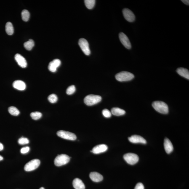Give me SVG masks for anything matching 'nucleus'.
Listing matches in <instances>:
<instances>
[{
	"label": "nucleus",
	"instance_id": "25",
	"mask_svg": "<svg viewBox=\"0 0 189 189\" xmlns=\"http://www.w3.org/2000/svg\"><path fill=\"white\" fill-rule=\"evenodd\" d=\"M9 113L11 115L14 116H17L20 114V112L15 107H11L8 109Z\"/></svg>",
	"mask_w": 189,
	"mask_h": 189
},
{
	"label": "nucleus",
	"instance_id": "1",
	"mask_svg": "<svg viewBox=\"0 0 189 189\" xmlns=\"http://www.w3.org/2000/svg\"><path fill=\"white\" fill-rule=\"evenodd\" d=\"M152 105L153 108L159 113L164 114L169 113V107L164 102L157 101L153 102Z\"/></svg>",
	"mask_w": 189,
	"mask_h": 189
},
{
	"label": "nucleus",
	"instance_id": "5",
	"mask_svg": "<svg viewBox=\"0 0 189 189\" xmlns=\"http://www.w3.org/2000/svg\"><path fill=\"white\" fill-rule=\"evenodd\" d=\"M41 164V161L38 159H34L28 162L25 165L24 169L27 172H30L38 168Z\"/></svg>",
	"mask_w": 189,
	"mask_h": 189
},
{
	"label": "nucleus",
	"instance_id": "12",
	"mask_svg": "<svg viewBox=\"0 0 189 189\" xmlns=\"http://www.w3.org/2000/svg\"><path fill=\"white\" fill-rule=\"evenodd\" d=\"M130 142L133 143H141L146 144V141L144 138L141 136L134 135L131 136L128 138Z\"/></svg>",
	"mask_w": 189,
	"mask_h": 189
},
{
	"label": "nucleus",
	"instance_id": "18",
	"mask_svg": "<svg viewBox=\"0 0 189 189\" xmlns=\"http://www.w3.org/2000/svg\"><path fill=\"white\" fill-rule=\"evenodd\" d=\"M74 187L75 189H85V186L82 181L78 178H75L73 182Z\"/></svg>",
	"mask_w": 189,
	"mask_h": 189
},
{
	"label": "nucleus",
	"instance_id": "26",
	"mask_svg": "<svg viewBox=\"0 0 189 189\" xmlns=\"http://www.w3.org/2000/svg\"><path fill=\"white\" fill-rule=\"evenodd\" d=\"M31 118L34 120H37L40 119L42 116V113L39 112H32L30 114Z\"/></svg>",
	"mask_w": 189,
	"mask_h": 189
},
{
	"label": "nucleus",
	"instance_id": "15",
	"mask_svg": "<svg viewBox=\"0 0 189 189\" xmlns=\"http://www.w3.org/2000/svg\"><path fill=\"white\" fill-rule=\"evenodd\" d=\"M164 147L166 153L169 154L172 153L173 150V147L172 142L168 138L165 139L164 142Z\"/></svg>",
	"mask_w": 189,
	"mask_h": 189
},
{
	"label": "nucleus",
	"instance_id": "13",
	"mask_svg": "<svg viewBox=\"0 0 189 189\" xmlns=\"http://www.w3.org/2000/svg\"><path fill=\"white\" fill-rule=\"evenodd\" d=\"M108 147L105 144H100L96 146L93 148L91 152L93 153L98 154L104 153L108 150Z\"/></svg>",
	"mask_w": 189,
	"mask_h": 189
},
{
	"label": "nucleus",
	"instance_id": "36",
	"mask_svg": "<svg viewBox=\"0 0 189 189\" xmlns=\"http://www.w3.org/2000/svg\"><path fill=\"white\" fill-rule=\"evenodd\" d=\"M39 189H45V188H44V187H41V188H40Z\"/></svg>",
	"mask_w": 189,
	"mask_h": 189
},
{
	"label": "nucleus",
	"instance_id": "8",
	"mask_svg": "<svg viewBox=\"0 0 189 189\" xmlns=\"http://www.w3.org/2000/svg\"><path fill=\"white\" fill-rule=\"evenodd\" d=\"M78 45L80 47L85 55H89L90 54L89 43L88 41L84 38H81L79 40Z\"/></svg>",
	"mask_w": 189,
	"mask_h": 189
},
{
	"label": "nucleus",
	"instance_id": "17",
	"mask_svg": "<svg viewBox=\"0 0 189 189\" xmlns=\"http://www.w3.org/2000/svg\"><path fill=\"white\" fill-rule=\"evenodd\" d=\"M13 87L19 90H24L26 88L25 82L21 80H16L14 81L13 84Z\"/></svg>",
	"mask_w": 189,
	"mask_h": 189
},
{
	"label": "nucleus",
	"instance_id": "9",
	"mask_svg": "<svg viewBox=\"0 0 189 189\" xmlns=\"http://www.w3.org/2000/svg\"><path fill=\"white\" fill-rule=\"evenodd\" d=\"M120 41L123 45L128 49H130L131 45L128 36L123 32L120 33L119 35Z\"/></svg>",
	"mask_w": 189,
	"mask_h": 189
},
{
	"label": "nucleus",
	"instance_id": "34",
	"mask_svg": "<svg viewBox=\"0 0 189 189\" xmlns=\"http://www.w3.org/2000/svg\"><path fill=\"white\" fill-rule=\"evenodd\" d=\"M3 148H4V146H3V144L0 142V151L3 150Z\"/></svg>",
	"mask_w": 189,
	"mask_h": 189
},
{
	"label": "nucleus",
	"instance_id": "14",
	"mask_svg": "<svg viewBox=\"0 0 189 189\" xmlns=\"http://www.w3.org/2000/svg\"><path fill=\"white\" fill-rule=\"evenodd\" d=\"M15 59L18 65L22 68H25L27 67V63L24 57L20 54H16L15 55Z\"/></svg>",
	"mask_w": 189,
	"mask_h": 189
},
{
	"label": "nucleus",
	"instance_id": "27",
	"mask_svg": "<svg viewBox=\"0 0 189 189\" xmlns=\"http://www.w3.org/2000/svg\"><path fill=\"white\" fill-rule=\"evenodd\" d=\"M48 100L51 103H54L57 102L58 100L57 96L55 94H52L48 97Z\"/></svg>",
	"mask_w": 189,
	"mask_h": 189
},
{
	"label": "nucleus",
	"instance_id": "33",
	"mask_svg": "<svg viewBox=\"0 0 189 189\" xmlns=\"http://www.w3.org/2000/svg\"><path fill=\"white\" fill-rule=\"evenodd\" d=\"M182 2L187 5H189V1L188 0H182Z\"/></svg>",
	"mask_w": 189,
	"mask_h": 189
},
{
	"label": "nucleus",
	"instance_id": "32",
	"mask_svg": "<svg viewBox=\"0 0 189 189\" xmlns=\"http://www.w3.org/2000/svg\"><path fill=\"white\" fill-rule=\"evenodd\" d=\"M134 189H144V187L142 183H138L136 185Z\"/></svg>",
	"mask_w": 189,
	"mask_h": 189
},
{
	"label": "nucleus",
	"instance_id": "2",
	"mask_svg": "<svg viewBox=\"0 0 189 189\" xmlns=\"http://www.w3.org/2000/svg\"><path fill=\"white\" fill-rule=\"evenodd\" d=\"M101 100L102 97L101 96L90 94L85 97L84 102L86 105L92 106L99 103Z\"/></svg>",
	"mask_w": 189,
	"mask_h": 189
},
{
	"label": "nucleus",
	"instance_id": "10",
	"mask_svg": "<svg viewBox=\"0 0 189 189\" xmlns=\"http://www.w3.org/2000/svg\"><path fill=\"white\" fill-rule=\"evenodd\" d=\"M123 14L125 19L128 22H132L135 20V15L130 9L126 8L123 9Z\"/></svg>",
	"mask_w": 189,
	"mask_h": 189
},
{
	"label": "nucleus",
	"instance_id": "35",
	"mask_svg": "<svg viewBox=\"0 0 189 189\" xmlns=\"http://www.w3.org/2000/svg\"><path fill=\"white\" fill-rule=\"evenodd\" d=\"M3 159V157L1 156H0V161H2Z\"/></svg>",
	"mask_w": 189,
	"mask_h": 189
},
{
	"label": "nucleus",
	"instance_id": "7",
	"mask_svg": "<svg viewBox=\"0 0 189 189\" xmlns=\"http://www.w3.org/2000/svg\"><path fill=\"white\" fill-rule=\"evenodd\" d=\"M57 134L59 137L67 140H75L76 139V136L75 134L68 131H57Z\"/></svg>",
	"mask_w": 189,
	"mask_h": 189
},
{
	"label": "nucleus",
	"instance_id": "21",
	"mask_svg": "<svg viewBox=\"0 0 189 189\" xmlns=\"http://www.w3.org/2000/svg\"><path fill=\"white\" fill-rule=\"evenodd\" d=\"M6 33L9 35H12L14 33V28L12 24L10 22H7L5 26Z\"/></svg>",
	"mask_w": 189,
	"mask_h": 189
},
{
	"label": "nucleus",
	"instance_id": "3",
	"mask_svg": "<svg viewBox=\"0 0 189 189\" xmlns=\"http://www.w3.org/2000/svg\"><path fill=\"white\" fill-rule=\"evenodd\" d=\"M133 74L129 72L123 71L117 74L115 76L116 79L120 82L128 81L131 80L134 78Z\"/></svg>",
	"mask_w": 189,
	"mask_h": 189
},
{
	"label": "nucleus",
	"instance_id": "23",
	"mask_svg": "<svg viewBox=\"0 0 189 189\" xmlns=\"http://www.w3.org/2000/svg\"><path fill=\"white\" fill-rule=\"evenodd\" d=\"M84 1L85 4L88 9H92L93 8L95 5V0H85Z\"/></svg>",
	"mask_w": 189,
	"mask_h": 189
},
{
	"label": "nucleus",
	"instance_id": "4",
	"mask_svg": "<svg viewBox=\"0 0 189 189\" xmlns=\"http://www.w3.org/2000/svg\"><path fill=\"white\" fill-rule=\"evenodd\" d=\"M70 160V157L66 155L61 154L58 155L54 160L55 165L60 166L67 164Z\"/></svg>",
	"mask_w": 189,
	"mask_h": 189
},
{
	"label": "nucleus",
	"instance_id": "6",
	"mask_svg": "<svg viewBox=\"0 0 189 189\" xmlns=\"http://www.w3.org/2000/svg\"><path fill=\"white\" fill-rule=\"evenodd\" d=\"M123 158L128 164L131 165L136 164L139 159L138 155L133 153H126L123 156Z\"/></svg>",
	"mask_w": 189,
	"mask_h": 189
},
{
	"label": "nucleus",
	"instance_id": "11",
	"mask_svg": "<svg viewBox=\"0 0 189 189\" xmlns=\"http://www.w3.org/2000/svg\"><path fill=\"white\" fill-rule=\"evenodd\" d=\"M61 64V62L59 59H54L49 63L48 68L49 71L52 72H55L57 71V68L60 66Z\"/></svg>",
	"mask_w": 189,
	"mask_h": 189
},
{
	"label": "nucleus",
	"instance_id": "29",
	"mask_svg": "<svg viewBox=\"0 0 189 189\" xmlns=\"http://www.w3.org/2000/svg\"><path fill=\"white\" fill-rule=\"evenodd\" d=\"M18 142L20 145L27 144L29 143V140L26 138L22 137L19 139Z\"/></svg>",
	"mask_w": 189,
	"mask_h": 189
},
{
	"label": "nucleus",
	"instance_id": "20",
	"mask_svg": "<svg viewBox=\"0 0 189 189\" xmlns=\"http://www.w3.org/2000/svg\"><path fill=\"white\" fill-rule=\"evenodd\" d=\"M111 113L112 114L116 116H121L126 113L124 110L118 108H113L111 109Z\"/></svg>",
	"mask_w": 189,
	"mask_h": 189
},
{
	"label": "nucleus",
	"instance_id": "16",
	"mask_svg": "<svg viewBox=\"0 0 189 189\" xmlns=\"http://www.w3.org/2000/svg\"><path fill=\"white\" fill-rule=\"evenodd\" d=\"M89 176L91 180L95 182H100L103 180V178L101 174L97 172L90 173Z\"/></svg>",
	"mask_w": 189,
	"mask_h": 189
},
{
	"label": "nucleus",
	"instance_id": "31",
	"mask_svg": "<svg viewBox=\"0 0 189 189\" xmlns=\"http://www.w3.org/2000/svg\"><path fill=\"white\" fill-rule=\"evenodd\" d=\"M30 150V148L28 146L22 147L20 150V153L22 154L28 153Z\"/></svg>",
	"mask_w": 189,
	"mask_h": 189
},
{
	"label": "nucleus",
	"instance_id": "24",
	"mask_svg": "<svg viewBox=\"0 0 189 189\" xmlns=\"http://www.w3.org/2000/svg\"><path fill=\"white\" fill-rule=\"evenodd\" d=\"M22 20L24 21L27 22L29 20L30 14L28 10L24 9L22 12Z\"/></svg>",
	"mask_w": 189,
	"mask_h": 189
},
{
	"label": "nucleus",
	"instance_id": "19",
	"mask_svg": "<svg viewBox=\"0 0 189 189\" xmlns=\"http://www.w3.org/2000/svg\"><path fill=\"white\" fill-rule=\"evenodd\" d=\"M177 72L181 76L187 79H189V70L187 69L179 68L177 69Z\"/></svg>",
	"mask_w": 189,
	"mask_h": 189
},
{
	"label": "nucleus",
	"instance_id": "30",
	"mask_svg": "<svg viewBox=\"0 0 189 189\" xmlns=\"http://www.w3.org/2000/svg\"><path fill=\"white\" fill-rule=\"evenodd\" d=\"M102 114L106 118H110L111 117L112 113L109 110L107 109H105L102 111Z\"/></svg>",
	"mask_w": 189,
	"mask_h": 189
},
{
	"label": "nucleus",
	"instance_id": "28",
	"mask_svg": "<svg viewBox=\"0 0 189 189\" xmlns=\"http://www.w3.org/2000/svg\"><path fill=\"white\" fill-rule=\"evenodd\" d=\"M76 91V88L74 85L70 86L67 88L66 90V93L70 95L74 93Z\"/></svg>",
	"mask_w": 189,
	"mask_h": 189
},
{
	"label": "nucleus",
	"instance_id": "22",
	"mask_svg": "<svg viewBox=\"0 0 189 189\" xmlns=\"http://www.w3.org/2000/svg\"><path fill=\"white\" fill-rule=\"evenodd\" d=\"M24 47L27 50L30 51L33 49L34 46V42L32 39H30L27 42L24 43Z\"/></svg>",
	"mask_w": 189,
	"mask_h": 189
}]
</instances>
